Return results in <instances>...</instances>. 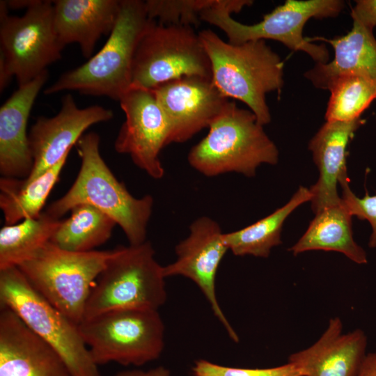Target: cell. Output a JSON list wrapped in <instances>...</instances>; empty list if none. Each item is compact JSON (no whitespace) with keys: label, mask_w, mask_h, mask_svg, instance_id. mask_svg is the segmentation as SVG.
I'll return each instance as SVG.
<instances>
[{"label":"cell","mask_w":376,"mask_h":376,"mask_svg":"<svg viewBox=\"0 0 376 376\" xmlns=\"http://www.w3.org/2000/svg\"><path fill=\"white\" fill-rule=\"evenodd\" d=\"M0 304L59 354L71 376H101L78 325L46 301L17 267L0 270Z\"/></svg>","instance_id":"8"},{"label":"cell","mask_w":376,"mask_h":376,"mask_svg":"<svg viewBox=\"0 0 376 376\" xmlns=\"http://www.w3.org/2000/svg\"><path fill=\"white\" fill-rule=\"evenodd\" d=\"M357 376H376V348L366 354Z\"/></svg>","instance_id":"33"},{"label":"cell","mask_w":376,"mask_h":376,"mask_svg":"<svg viewBox=\"0 0 376 376\" xmlns=\"http://www.w3.org/2000/svg\"><path fill=\"white\" fill-rule=\"evenodd\" d=\"M115 376H171V373L167 368L163 366H158L148 370H123L118 372Z\"/></svg>","instance_id":"32"},{"label":"cell","mask_w":376,"mask_h":376,"mask_svg":"<svg viewBox=\"0 0 376 376\" xmlns=\"http://www.w3.org/2000/svg\"><path fill=\"white\" fill-rule=\"evenodd\" d=\"M211 79V64L198 33L181 24L153 20L141 38L132 68L131 88L152 90L185 77Z\"/></svg>","instance_id":"11"},{"label":"cell","mask_w":376,"mask_h":376,"mask_svg":"<svg viewBox=\"0 0 376 376\" xmlns=\"http://www.w3.org/2000/svg\"><path fill=\"white\" fill-rule=\"evenodd\" d=\"M0 91L13 77L23 86L59 60L64 47L56 34L52 1L34 0L21 17L0 1Z\"/></svg>","instance_id":"7"},{"label":"cell","mask_w":376,"mask_h":376,"mask_svg":"<svg viewBox=\"0 0 376 376\" xmlns=\"http://www.w3.org/2000/svg\"><path fill=\"white\" fill-rule=\"evenodd\" d=\"M352 217L341 199L315 213L306 232L288 250L295 256L314 250L336 251L355 263H367L365 250L354 240Z\"/></svg>","instance_id":"22"},{"label":"cell","mask_w":376,"mask_h":376,"mask_svg":"<svg viewBox=\"0 0 376 376\" xmlns=\"http://www.w3.org/2000/svg\"><path fill=\"white\" fill-rule=\"evenodd\" d=\"M331 95L324 118L326 121H351L376 99V85L368 79L353 74L343 75L330 84Z\"/></svg>","instance_id":"27"},{"label":"cell","mask_w":376,"mask_h":376,"mask_svg":"<svg viewBox=\"0 0 376 376\" xmlns=\"http://www.w3.org/2000/svg\"><path fill=\"white\" fill-rule=\"evenodd\" d=\"M61 219L45 212L0 230V270L17 267L51 241Z\"/></svg>","instance_id":"26"},{"label":"cell","mask_w":376,"mask_h":376,"mask_svg":"<svg viewBox=\"0 0 376 376\" xmlns=\"http://www.w3.org/2000/svg\"><path fill=\"white\" fill-rule=\"evenodd\" d=\"M48 78L47 70L18 87L0 108V173L1 177L25 179L33 169L28 119L34 102Z\"/></svg>","instance_id":"18"},{"label":"cell","mask_w":376,"mask_h":376,"mask_svg":"<svg viewBox=\"0 0 376 376\" xmlns=\"http://www.w3.org/2000/svg\"><path fill=\"white\" fill-rule=\"evenodd\" d=\"M209 57L212 81L227 98L247 105L261 125L272 118L266 95L283 86L284 63L263 40L240 45L222 40L211 29L198 32Z\"/></svg>","instance_id":"2"},{"label":"cell","mask_w":376,"mask_h":376,"mask_svg":"<svg viewBox=\"0 0 376 376\" xmlns=\"http://www.w3.org/2000/svg\"><path fill=\"white\" fill-rule=\"evenodd\" d=\"M114 251L74 252L49 242L17 267L46 301L79 325L84 318L92 284Z\"/></svg>","instance_id":"5"},{"label":"cell","mask_w":376,"mask_h":376,"mask_svg":"<svg viewBox=\"0 0 376 376\" xmlns=\"http://www.w3.org/2000/svg\"><path fill=\"white\" fill-rule=\"evenodd\" d=\"M192 373L194 376H303L301 370L290 362L272 368H242L224 366L205 359L195 362Z\"/></svg>","instance_id":"29"},{"label":"cell","mask_w":376,"mask_h":376,"mask_svg":"<svg viewBox=\"0 0 376 376\" xmlns=\"http://www.w3.org/2000/svg\"><path fill=\"white\" fill-rule=\"evenodd\" d=\"M70 216L61 220L51 239L58 247L74 252H86L104 244L111 236L116 221L88 204H79Z\"/></svg>","instance_id":"25"},{"label":"cell","mask_w":376,"mask_h":376,"mask_svg":"<svg viewBox=\"0 0 376 376\" xmlns=\"http://www.w3.org/2000/svg\"><path fill=\"white\" fill-rule=\"evenodd\" d=\"M364 123L361 118L351 121H326L311 139L308 149L319 171L317 182L309 188L315 214L341 201L337 187L340 177L347 173V148Z\"/></svg>","instance_id":"19"},{"label":"cell","mask_w":376,"mask_h":376,"mask_svg":"<svg viewBox=\"0 0 376 376\" xmlns=\"http://www.w3.org/2000/svg\"><path fill=\"white\" fill-rule=\"evenodd\" d=\"M367 343L363 331L343 333L342 321L336 317L315 343L290 354L288 362L296 365L303 376H357Z\"/></svg>","instance_id":"17"},{"label":"cell","mask_w":376,"mask_h":376,"mask_svg":"<svg viewBox=\"0 0 376 376\" xmlns=\"http://www.w3.org/2000/svg\"><path fill=\"white\" fill-rule=\"evenodd\" d=\"M251 0H148L145 1L148 17L163 24H181L197 27L201 13L219 8L239 13L253 3Z\"/></svg>","instance_id":"28"},{"label":"cell","mask_w":376,"mask_h":376,"mask_svg":"<svg viewBox=\"0 0 376 376\" xmlns=\"http://www.w3.org/2000/svg\"><path fill=\"white\" fill-rule=\"evenodd\" d=\"M80 334L94 362L140 366L158 359L164 324L158 310L121 309L84 320Z\"/></svg>","instance_id":"9"},{"label":"cell","mask_w":376,"mask_h":376,"mask_svg":"<svg viewBox=\"0 0 376 376\" xmlns=\"http://www.w3.org/2000/svg\"><path fill=\"white\" fill-rule=\"evenodd\" d=\"M355 2L350 14L353 23L373 31L376 26V0H357Z\"/></svg>","instance_id":"31"},{"label":"cell","mask_w":376,"mask_h":376,"mask_svg":"<svg viewBox=\"0 0 376 376\" xmlns=\"http://www.w3.org/2000/svg\"><path fill=\"white\" fill-rule=\"evenodd\" d=\"M189 230L188 237L175 246L176 260L163 266L164 276H182L194 281L230 338L237 342V334L221 308L216 295L217 270L228 251L223 240L224 233L219 225L207 217L195 220Z\"/></svg>","instance_id":"14"},{"label":"cell","mask_w":376,"mask_h":376,"mask_svg":"<svg viewBox=\"0 0 376 376\" xmlns=\"http://www.w3.org/2000/svg\"><path fill=\"white\" fill-rule=\"evenodd\" d=\"M119 102L125 119L115 140V150L128 155L150 177L162 178L164 169L159 155L169 144L170 126L153 92L131 88Z\"/></svg>","instance_id":"12"},{"label":"cell","mask_w":376,"mask_h":376,"mask_svg":"<svg viewBox=\"0 0 376 376\" xmlns=\"http://www.w3.org/2000/svg\"><path fill=\"white\" fill-rule=\"evenodd\" d=\"M155 254L148 241L116 248L92 288L84 320L116 310H159L167 293L163 266Z\"/></svg>","instance_id":"6"},{"label":"cell","mask_w":376,"mask_h":376,"mask_svg":"<svg viewBox=\"0 0 376 376\" xmlns=\"http://www.w3.org/2000/svg\"><path fill=\"white\" fill-rule=\"evenodd\" d=\"M308 39L312 42H326L334 51L332 61L315 63L304 73L315 88L328 90L334 80L347 74L363 77L376 85V39L373 31L353 23L345 35L332 39L318 36Z\"/></svg>","instance_id":"21"},{"label":"cell","mask_w":376,"mask_h":376,"mask_svg":"<svg viewBox=\"0 0 376 376\" xmlns=\"http://www.w3.org/2000/svg\"><path fill=\"white\" fill-rule=\"evenodd\" d=\"M345 6L342 0H286L253 24H242L231 17L230 12L218 8L204 10L201 19L222 30L230 44L274 40L291 50L306 53L315 63H326L329 58L326 45L309 41L304 37L303 29L311 18L338 16Z\"/></svg>","instance_id":"10"},{"label":"cell","mask_w":376,"mask_h":376,"mask_svg":"<svg viewBox=\"0 0 376 376\" xmlns=\"http://www.w3.org/2000/svg\"><path fill=\"white\" fill-rule=\"evenodd\" d=\"M66 160L63 159L29 182L22 179L1 178L0 207L5 225L15 224L42 213L51 191L59 180Z\"/></svg>","instance_id":"24"},{"label":"cell","mask_w":376,"mask_h":376,"mask_svg":"<svg viewBox=\"0 0 376 376\" xmlns=\"http://www.w3.org/2000/svg\"><path fill=\"white\" fill-rule=\"evenodd\" d=\"M113 116L111 109L102 106L79 108L73 96L66 94L57 114L51 118L40 116L28 134L33 169L28 178L22 179L23 182L36 179L67 159L72 147L88 127L109 121Z\"/></svg>","instance_id":"13"},{"label":"cell","mask_w":376,"mask_h":376,"mask_svg":"<svg viewBox=\"0 0 376 376\" xmlns=\"http://www.w3.org/2000/svg\"><path fill=\"white\" fill-rule=\"evenodd\" d=\"M121 0H56L53 3L54 27L65 47L77 43L83 56H92L102 35L112 31L119 14Z\"/></svg>","instance_id":"20"},{"label":"cell","mask_w":376,"mask_h":376,"mask_svg":"<svg viewBox=\"0 0 376 376\" xmlns=\"http://www.w3.org/2000/svg\"><path fill=\"white\" fill-rule=\"evenodd\" d=\"M77 150L81 166L74 183L45 212L60 219L75 206L88 204L112 218L122 228L130 245L146 242L153 198L148 194L134 197L124 183L117 180L100 155L97 133L84 134L77 142Z\"/></svg>","instance_id":"1"},{"label":"cell","mask_w":376,"mask_h":376,"mask_svg":"<svg viewBox=\"0 0 376 376\" xmlns=\"http://www.w3.org/2000/svg\"><path fill=\"white\" fill-rule=\"evenodd\" d=\"M375 120H376V115H375Z\"/></svg>","instance_id":"35"},{"label":"cell","mask_w":376,"mask_h":376,"mask_svg":"<svg viewBox=\"0 0 376 376\" xmlns=\"http://www.w3.org/2000/svg\"><path fill=\"white\" fill-rule=\"evenodd\" d=\"M279 150L249 109L229 101L207 134L187 156L190 166L207 177L229 172L253 177L263 164L275 165Z\"/></svg>","instance_id":"4"},{"label":"cell","mask_w":376,"mask_h":376,"mask_svg":"<svg viewBox=\"0 0 376 376\" xmlns=\"http://www.w3.org/2000/svg\"><path fill=\"white\" fill-rule=\"evenodd\" d=\"M154 19L145 1L121 0L116 23L101 49L79 67L62 75L44 93L77 91L120 100L132 85V68L139 42Z\"/></svg>","instance_id":"3"},{"label":"cell","mask_w":376,"mask_h":376,"mask_svg":"<svg viewBox=\"0 0 376 376\" xmlns=\"http://www.w3.org/2000/svg\"><path fill=\"white\" fill-rule=\"evenodd\" d=\"M311 198L310 189L299 187L288 203L268 216L240 230L224 233L225 244L237 256L267 258L272 249L281 244V230L287 218Z\"/></svg>","instance_id":"23"},{"label":"cell","mask_w":376,"mask_h":376,"mask_svg":"<svg viewBox=\"0 0 376 376\" xmlns=\"http://www.w3.org/2000/svg\"><path fill=\"white\" fill-rule=\"evenodd\" d=\"M0 376H71L62 358L10 308L0 310Z\"/></svg>","instance_id":"16"},{"label":"cell","mask_w":376,"mask_h":376,"mask_svg":"<svg viewBox=\"0 0 376 376\" xmlns=\"http://www.w3.org/2000/svg\"><path fill=\"white\" fill-rule=\"evenodd\" d=\"M170 126L169 144L184 143L220 116L229 102L212 79L185 77L151 90Z\"/></svg>","instance_id":"15"},{"label":"cell","mask_w":376,"mask_h":376,"mask_svg":"<svg viewBox=\"0 0 376 376\" xmlns=\"http://www.w3.org/2000/svg\"><path fill=\"white\" fill-rule=\"evenodd\" d=\"M342 189L341 199L352 217L366 220L371 226L369 238L370 248L376 247V194L370 196L366 192L363 197H358L351 190L347 173L343 175L339 180Z\"/></svg>","instance_id":"30"},{"label":"cell","mask_w":376,"mask_h":376,"mask_svg":"<svg viewBox=\"0 0 376 376\" xmlns=\"http://www.w3.org/2000/svg\"><path fill=\"white\" fill-rule=\"evenodd\" d=\"M34 0H17V1H6L8 8L11 9H22L26 10L31 6Z\"/></svg>","instance_id":"34"}]
</instances>
